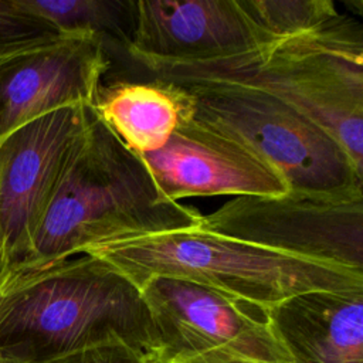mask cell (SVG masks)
<instances>
[{"mask_svg":"<svg viewBox=\"0 0 363 363\" xmlns=\"http://www.w3.org/2000/svg\"><path fill=\"white\" fill-rule=\"evenodd\" d=\"M111 342L156 362L142 291L106 259L84 252L0 278V353L40 362Z\"/></svg>","mask_w":363,"mask_h":363,"instance_id":"6da1fadb","label":"cell"},{"mask_svg":"<svg viewBox=\"0 0 363 363\" xmlns=\"http://www.w3.org/2000/svg\"><path fill=\"white\" fill-rule=\"evenodd\" d=\"M201 218L196 208L167 199L143 156L91 108L23 265L62 261L111 241L199 228Z\"/></svg>","mask_w":363,"mask_h":363,"instance_id":"7a4b0ae2","label":"cell"},{"mask_svg":"<svg viewBox=\"0 0 363 363\" xmlns=\"http://www.w3.org/2000/svg\"><path fill=\"white\" fill-rule=\"evenodd\" d=\"M147 71L156 82L216 81L264 91L316 122L363 169V28L345 14L241 54Z\"/></svg>","mask_w":363,"mask_h":363,"instance_id":"3957f363","label":"cell"},{"mask_svg":"<svg viewBox=\"0 0 363 363\" xmlns=\"http://www.w3.org/2000/svg\"><path fill=\"white\" fill-rule=\"evenodd\" d=\"M85 252L106 259L138 288L153 277H167L267 309L302 292L363 288V272L279 254L201 228L111 241Z\"/></svg>","mask_w":363,"mask_h":363,"instance_id":"277c9868","label":"cell"},{"mask_svg":"<svg viewBox=\"0 0 363 363\" xmlns=\"http://www.w3.org/2000/svg\"><path fill=\"white\" fill-rule=\"evenodd\" d=\"M156 82V81H155ZM180 101V116L242 145L275 167L289 190L363 187L342 145L316 122L252 86L216 82H159Z\"/></svg>","mask_w":363,"mask_h":363,"instance_id":"5b68a950","label":"cell"},{"mask_svg":"<svg viewBox=\"0 0 363 363\" xmlns=\"http://www.w3.org/2000/svg\"><path fill=\"white\" fill-rule=\"evenodd\" d=\"M207 233L363 272V187L237 196L203 216Z\"/></svg>","mask_w":363,"mask_h":363,"instance_id":"8992f818","label":"cell"},{"mask_svg":"<svg viewBox=\"0 0 363 363\" xmlns=\"http://www.w3.org/2000/svg\"><path fill=\"white\" fill-rule=\"evenodd\" d=\"M140 291L156 333L155 363H291L267 308L167 277Z\"/></svg>","mask_w":363,"mask_h":363,"instance_id":"52a82bcc","label":"cell"},{"mask_svg":"<svg viewBox=\"0 0 363 363\" xmlns=\"http://www.w3.org/2000/svg\"><path fill=\"white\" fill-rule=\"evenodd\" d=\"M92 106H65L0 140V278L28 261L65 159Z\"/></svg>","mask_w":363,"mask_h":363,"instance_id":"ba28073f","label":"cell"},{"mask_svg":"<svg viewBox=\"0 0 363 363\" xmlns=\"http://www.w3.org/2000/svg\"><path fill=\"white\" fill-rule=\"evenodd\" d=\"M108 67L104 41L86 34H64L1 58L0 140L55 109L94 106Z\"/></svg>","mask_w":363,"mask_h":363,"instance_id":"9c48e42d","label":"cell"},{"mask_svg":"<svg viewBox=\"0 0 363 363\" xmlns=\"http://www.w3.org/2000/svg\"><path fill=\"white\" fill-rule=\"evenodd\" d=\"M262 44L238 0H135L126 51L147 69L214 61Z\"/></svg>","mask_w":363,"mask_h":363,"instance_id":"30bf717a","label":"cell"},{"mask_svg":"<svg viewBox=\"0 0 363 363\" xmlns=\"http://www.w3.org/2000/svg\"><path fill=\"white\" fill-rule=\"evenodd\" d=\"M162 193L179 201L200 196H278L289 190L269 163L203 125L180 116L159 150L142 155Z\"/></svg>","mask_w":363,"mask_h":363,"instance_id":"8fae6325","label":"cell"},{"mask_svg":"<svg viewBox=\"0 0 363 363\" xmlns=\"http://www.w3.org/2000/svg\"><path fill=\"white\" fill-rule=\"evenodd\" d=\"M268 318L291 363H363V288L302 292Z\"/></svg>","mask_w":363,"mask_h":363,"instance_id":"7c38bea8","label":"cell"},{"mask_svg":"<svg viewBox=\"0 0 363 363\" xmlns=\"http://www.w3.org/2000/svg\"><path fill=\"white\" fill-rule=\"evenodd\" d=\"M92 109L139 155L163 147L180 121L179 96L170 86L155 81L101 88Z\"/></svg>","mask_w":363,"mask_h":363,"instance_id":"4fadbf2b","label":"cell"},{"mask_svg":"<svg viewBox=\"0 0 363 363\" xmlns=\"http://www.w3.org/2000/svg\"><path fill=\"white\" fill-rule=\"evenodd\" d=\"M61 34H86L125 48L135 28V0H17Z\"/></svg>","mask_w":363,"mask_h":363,"instance_id":"5bb4252c","label":"cell"},{"mask_svg":"<svg viewBox=\"0 0 363 363\" xmlns=\"http://www.w3.org/2000/svg\"><path fill=\"white\" fill-rule=\"evenodd\" d=\"M267 43L303 34L337 17L332 0H238Z\"/></svg>","mask_w":363,"mask_h":363,"instance_id":"9a60e30c","label":"cell"},{"mask_svg":"<svg viewBox=\"0 0 363 363\" xmlns=\"http://www.w3.org/2000/svg\"><path fill=\"white\" fill-rule=\"evenodd\" d=\"M45 20L23 9L17 0H0V60L60 38Z\"/></svg>","mask_w":363,"mask_h":363,"instance_id":"2e32d148","label":"cell"},{"mask_svg":"<svg viewBox=\"0 0 363 363\" xmlns=\"http://www.w3.org/2000/svg\"><path fill=\"white\" fill-rule=\"evenodd\" d=\"M7 357L10 363H147L135 350L122 342L104 343L40 362L20 360L10 356Z\"/></svg>","mask_w":363,"mask_h":363,"instance_id":"e0dca14e","label":"cell"},{"mask_svg":"<svg viewBox=\"0 0 363 363\" xmlns=\"http://www.w3.org/2000/svg\"><path fill=\"white\" fill-rule=\"evenodd\" d=\"M0 363H10V360H9L7 356H4L3 353H0Z\"/></svg>","mask_w":363,"mask_h":363,"instance_id":"ac0fdd59","label":"cell"}]
</instances>
